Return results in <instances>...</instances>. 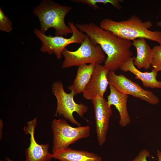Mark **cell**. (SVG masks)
Here are the masks:
<instances>
[{
	"mask_svg": "<svg viewBox=\"0 0 161 161\" xmlns=\"http://www.w3.org/2000/svg\"><path fill=\"white\" fill-rule=\"evenodd\" d=\"M75 26L81 32L89 36L93 44L99 45L106 54L104 66L109 71L115 72L120 69L126 60L132 57L131 41L120 38L92 22L77 24Z\"/></svg>",
	"mask_w": 161,
	"mask_h": 161,
	"instance_id": "cell-1",
	"label": "cell"
},
{
	"mask_svg": "<svg viewBox=\"0 0 161 161\" xmlns=\"http://www.w3.org/2000/svg\"><path fill=\"white\" fill-rule=\"evenodd\" d=\"M153 25L150 21H143L136 15L126 20L117 21L109 18L103 19L99 27L126 40L131 41L144 38L161 44V31H151L149 29Z\"/></svg>",
	"mask_w": 161,
	"mask_h": 161,
	"instance_id": "cell-2",
	"label": "cell"
},
{
	"mask_svg": "<svg viewBox=\"0 0 161 161\" xmlns=\"http://www.w3.org/2000/svg\"><path fill=\"white\" fill-rule=\"evenodd\" d=\"M72 9L71 6L52 0H43L34 8L33 13L39 19L42 33L45 34L48 29L52 28L55 30V36H66L72 32L65 22V16Z\"/></svg>",
	"mask_w": 161,
	"mask_h": 161,
	"instance_id": "cell-3",
	"label": "cell"
},
{
	"mask_svg": "<svg viewBox=\"0 0 161 161\" xmlns=\"http://www.w3.org/2000/svg\"><path fill=\"white\" fill-rule=\"evenodd\" d=\"M62 54L64 57L61 66L63 69L87 64H101L106 59L105 53L101 47L93 44L86 34L76 50L70 51L65 48Z\"/></svg>",
	"mask_w": 161,
	"mask_h": 161,
	"instance_id": "cell-4",
	"label": "cell"
},
{
	"mask_svg": "<svg viewBox=\"0 0 161 161\" xmlns=\"http://www.w3.org/2000/svg\"><path fill=\"white\" fill-rule=\"evenodd\" d=\"M53 133L52 154L68 148L78 140L88 137L90 127L89 126L73 127L64 119H55L52 123Z\"/></svg>",
	"mask_w": 161,
	"mask_h": 161,
	"instance_id": "cell-5",
	"label": "cell"
},
{
	"mask_svg": "<svg viewBox=\"0 0 161 161\" xmlns=\"http://www.w3.org/2000/svg\"><path fill=\"white\" fill-rule=\"evenodd\" d=\"M52 91L57 100V106L55 116L63 117L71 123L78 126L80 123L74 118L73 113L76 112L81 117L88 110L86 105L75 103L73 92L67 93L64 90L62 83L60 81L54 82L51 86Z\"/></svg>",
	"mask_w": 161,
	"mask_h": 161,
	"instance_id": "cell-6",
	"label": "cell"
},
{
	"mask_svg": "<svg viewBox=\"0 0 161 161\" xmlns=\"http://www.w3.org/2000/svg\"><path fill=\"white\" fill-rule=\"evenodd\" d=\"M68 24L72 32V36L69 38L61 36H47L37 28L34 30L35 35L42 42L40 49L41 52L50 55L54 54L57 59L60 60L62 58L63 50L67 45L72 43H82L86 34L81 32L73 22H69Z\"/></svg>",
	"mask_w": 161,
	"mask_h": 161,
	"instance_id": "cell-7",
	"label": "cell"
},
{
	"mask_svg": "<svg viewBox=\"0 0 161 161\" xmlns=\"http://www.w3.org/2000/svg\"><path fill=\"white\" fill-rule=\"evenodd\" d=\"M108 78L109 84L123 93L131 95L151 105H157L160 102L159 98L152 92L143 89L124 75H117L115 72L109 71Z\"/></svg>",
	"mask_w": 161,
	"mask_h": 161,
	"instance_id": "cell-8",
	"label": "cell"
},
{
	"mask_svg": "<svg viewBox=\"0 0 161 161\" xmlns=\"http://www.w3.org/2000/svg\"><path fill=\"white\" fill-rule=\"evenodd\" d=\"M95 119L96 133L99 145L105 143L112 111L107 101L103 97H97L92 100Z\"/></svg>",
	"mask_w": 161,
	"mask_h": 161,
	"instance_id": "cell-9",
	"label": "cell"
},
{
	"mask_svg": "<svg viewBox=\"0 0 161 161\" xmlns=\"http://www.w3.org/2000/svg\"><path fill=\"white\" fill-rule=\"evenodd\" d=\"M109 70L104 65L96 64L83 95L86 100H92L97 97H103L109 84L108 75Z\"/></svg>",
	"mask_w": 161,
	"mask_h": 161,
	"instance_id": "cell-10",
	"label": "cell"
},
{
	"mask_svg": "<svg viewBox=\"0 0 161 161\" xmlns=\"http://www.w3.org/2000/svg\"><path fill=\"white\" fill-rule=\"evenodd\" d=\"M36 123L35 117L27 122V126L24 128L25 133L30 135V145L26 150V160L24 161H50L53 157L52 154L48 151L49 144H39L35 140L34 133Z\"/></svg>",
	"mask_w": 161,
	"mask_h": 161,
	"instance_id": "cell-11",
	"label": "cell"
},
{
	"mask_svg": "<svg viewBox=\"0 0 161 161\" xmlns=\"http://www.w3.org/2000/svg\"><path fill=\"white\" fill-rule=\"evenodd\" d=\"M134 61V58H130L120 66V69L125 72L129 71L131 72L135 75V79L141 81L145 87L161 89V81L156 79L158 72L153 68L150 72H141L136 67Z\"/></svg>",
	"mask_w": 161,
	"mask_h": 161,
	"instance_id": "cell-12",
	"label": "cell"
},
{
	"mask_svg": "<svg viewBox=\"0 0 161 161\" xmlns=\"http://www.w3.org/2000/svg\"><path fill=\"white\" fill-rule=\"evenodd\" d=\"M110 93L107 96V103L110 107L114 106L118 111L120 116L119 124L125 127L129 124L131 118L128 112L127 103L128 95L123 93L111 85L109 84Z\"/></svg>",
	"mask_w": 161,
	"mask_h": 161,
	"instance_id": "cell-13",
	"label": "cell"
},
{
	"mask_svg": "<svg viewBox=\"0 0 161 161\" xmlns=\"http://www.w3.org/2000/svg\"><path fill=\"white\" fill-rule=\"evenodd\" d=\"M146 39L140 38L133 41L132 45L136 48L137 54L134 57V64L137 69L147 70L151 67L153 50L147 43Z\"/></svg>",
	"mask_w": 161,
	"mask_h": 161,
	"instance_id": "cell-14",
	"label": "cell"
},
{
	"mask_svg": "<svg viewBox=\"0 0 161 161\" xmlns=\"http://www.w3.org/2000/svg\"><path fill=\"white\" fill-rule=\"evenodd\" d=\"M53 158L60 161H102L101 157L97 154L69 147L52 154Z\"/></svg>",
	"mask_w": 161,
	"mask_h": 161,
	"instance_id": "cell-15",
	"label": "cell"
},
{
	"mask_svg": "<svg viewBox=\"0 0 161 161\" xmlns=\"http://www.w3.org/2000/svg\"><path fill=\"white\" fill-rule=\"evenodd\" d=\"M95 65L94 64H86L78 66L73 84L68 87L75 96L83 92L90 79Z\"/></svg>",
	"mask_w": 161,
	"mask_h": 161,
	"instance_id": "cell-16",
	"label": "cell"
},
{
	"mask_svg": "<svg viewBox=\"0 0 161 161\" xmlns=\"http://www.w3.org/2000/svg\"><path fill=\"white\" fill-rule=\"evenodd\" d=\"M123 1L122 0H72L71 1L76 4L87 5L95 9L100 8L97 4V3H103L105 5L110 4L115 8L120 10L122 9V7L120 3Z\"/></svg>",
	"mask_w": 161,
	"mask_h": 161,
	"instance_id": "cell-17",
	"label": "cell"
},
{
	"mask_svg": "<svg viewBox=\"0 0 161 161\" xmlns=\"http://www.w3.org/2000/svg\"><path fill=\"white\" fill-rule=\"evenodd\" d=\"M152 49L153 56L151 66L158 72L161 71V44L154 46Z\"/></svg>",
	"mask_w": 161,
	"mask_h": 161,
	"instance_id": "cell-18",
	"label": "cell"
},
{
	"mask_svg": "<svg viewBox=\"0 0 161 161\" xmlns=\"http://www.w3.org/2000/svg\"><path fill=\"white\" fill-rule=\"evenodd\" d=\"M13 29L11 20L4 14L0 7V30L9 33Z\"/></svg>",
	"mask_w": 161,
	"mask_h": 161,
	"instance_id": "cell-19",
	"label": "cell"
},
{
	"mask_svg": "<svg viewBox=\"0 0 161 161\" xmlns=\"http://www.w3.org/2000/svg\"><path fill=\"white\" fill-rule=\"evenodd\" d=\"M150 156V152L146 149H143L140 152L134 159L130 161H148L147 158Z\"/></svg>",
	"mask_w": 161,
	"mask_h": 161,
	"instance_id": "cell-20",
	"label": "cell"
},
{
	"mask_svg": "<svg viewBox=\"0 0 161 161\" xmlns=\"http://www.w3.org/2000/svg\"><path fill=\"white\" fill-rule=\"evenodd\" d=\"M157 156L159 161H161V152L159 150H157Z\"/></svg>",
	"mask_w": 161,
	"mask_h": 161,
	"instance_id": "cell-21",
	"label": "cell"
},
{
	"mask_svg": "<svg viewBox=\"0 0 161 161\" xmlns=\"http://www.w3.org/2000/svg\"><path fill=\"white\" fill-rule=\"evenodd\" d=\"M160 9L161 10V5L160 6ZM156 24L157 26L161 27V21L157 22Z\"/></svg>",
	"mask_w": 161,
	"mask_h": 161,
	"instance_id": "cell-22",
	"label": "cell"
},
{
	"mask_svg": "<svg viewBox=\"0 0 161 161\" xmlns=\"http://www.w3.org/2000/svg\"><path fill=\"white\" fill-rule=\"evenodd\" d=\"M6 161H13V160L10 159V158H9L7 157H6Z\"/></svg>",
	"mask_w": 161,
	"mask_h": 161,
	"instance_id": "cell-23",
	"label": "cell"
},
{
	"mask_svg": "<svg viewBox=\"0 0 161 161\" xmlns=\"http://www.w3.org/2000/svg\"><path fill=\"white\" fill-rule=\"evenodd\" d=\"M160 148L161 152V144L160 146Z\"/></svg>",
	"mask_w": 161,
	"mask_h": 161,
	"instance_id": "cell-24",
	"label": "cell"
}]
</instances>
